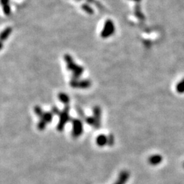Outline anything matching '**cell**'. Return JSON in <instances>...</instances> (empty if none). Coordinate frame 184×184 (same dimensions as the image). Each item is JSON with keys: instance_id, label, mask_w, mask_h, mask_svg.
<instances>
[{"instance_id": "8fae6325", "label": "cell", "mask_w": 184, "mask_h": 184, "mask_svg": "<svg viewBox=\"0 0 184 184\" xmlns=\"http://www.w3.org/2000/svg\"><path fill=\"white\" fill-rule=\"evenodd\" d=\"M58 99L65 105H68L70 102L69 96L65 93H62V92L58 94Z\"/></svg>"}, {"instance_id": "3957f363", "label": "cell", "mask_w": 184, "mask_h": 184, "mask_svg": "<svg viewBox=\"0 0 184 184\" xmlns=\"http://www.w3.org/2000/svg\"><path fill=\"white\" fill-rule=\"evenodd\" d=\"M115 27L113 21L111 19H107L105 21L104 27H103L102 30L100 33V36L104 39L108 38L111 37L115 33Z\"/></svg>"}, {"instance_id": "e0dca14e", "label": "cell", "mask_w": 184, "mask_h": 184, "mask_svg": "<svg viewBox=\"0 0 184 184\" xmlns=\"http://www.w3.org/2000/svg\"><path fill=\"white\" fill-rule=\"evenodd\" d=\"M34 113L39 118H40L42 116V115H43L44 112L42 111V108L40 106H35L34 107Z\"/></svg>"}, {"instance_id": "277c9868", "label": "cell", "mask_w": 184, "mask_h": 184, "mask_svg": "<svg viewBox=\"0 0 184 184\" xmlns=\"http://www.w3.org/2000/svg\"><path fill=\"white\" fill-rule=\"evenodd\" d=\"M72 135L74 138H78L81 135L83 132V122L79 119H72Z\"/></svg>"}, {"instance_id": "4fadbf2b", "label": "cell", "mask_w": 184, "mask_h": 184, "mask_svg": "<svg viewBox=\"0 0 184 184\" xmlns=\"http://www.w3.org/2000/svg\"><path fill=\"white\" fill-rule=\"evenodd\" d=\"M149 162L152 165L158 164L161 162V157L159 156H153L150 157L149 159Z\"/></svg>"}, {"instance_id": "5bb4252c", "label": "cell", "mask_w": 184, "mask_h": 184, "mask_svg": "<svg viewBox=\"0 0 184 184\" xmlns=\"http://www.w3.org/2000/svg\"><path fill=\"white\" fill-rule=\"evenodd\" d=\"M46 125H47V123L44 122V121H43L42 120H40V121L37 124V128L38 130L42 131L46 128Z\"/></svg>"}, {"instance_id": "9c48e42d", "label": "cell", "mask_w": 184, "mask_h": 184, "mask_svg": "<svg viewBox=\"0 0 184 184\" xmlns=\"http://www.w3.org/2000/svg\"><path fill=\"white\" fill-rule=\"evenodd\" d=\"M12 32V28H10V27H7V28L4 29V30L2 31V32L1 33V42H3L4 41L7 40L10 35Z\"/></svg>"}, {"instance_id": "7a4b0ae2", "label": "cell", "mask_w": 184, "mask_h": 184, "mask_svg": "<svg viewBox=\"0 0 184 184\" xmlns=\"http://www.w3.org/2000/svg\"><path fill=\"white\" fill-rule=\"evenodd\" d=\"M70 108L69 105H65L64 109L60 111L59 114V122L57 125V129L58 131L62 132L64 130L65 125L68 122H71L72 119L70 116Z\"/></svg>"}, {"instance_id": "8992f818", "label": "cell", "mask_w": 184, "mask_h": 184, "mask_svg": "<svg viewBox=\"0 0 184 184\" xmlns=\"http://www.w3.org/2000/svg\"><path fill=\"white\" fill-rule=\"evenodd\" d=\"M101 114L102 111L99 106H95L93 108V117L95 120V125L93 127L96 130L100 129L101 126Z\"/></svg>"}, {"instance_id": "52a82bcc", "label": "cell", "mask_w": 184, "mask_h": 184, "mask_svg": "<svg viewBox=\"0 0 184 184\" xmlns=\"http://www.w3.org/2000/svg\"><path fill=\"white\" fill-rule=\"evenodd\" d=\"M130 177V172L127 170H123L120 172L118 179L114 184H125Z\"/></svg>"}, {"instance_id": "44dd1931", "label": "cell", "mask_w": 184, "mask_h": 184, "mask_svg": "<svg viewBox=\"0 0 184 184\" xmlns=\"http://www.w3.org/2000/svg\"><path fill=\"white\" fill-rule=\"evenodd\" d=\"M9 0H1V4L2 6H5L6 4H8Z\"/></svg>"}, {"instance_id": "30bf717a", "label": "cell", "mask_w": 184, "mask_h": 184, "mask_svg": "<svg viewBox=\"0 0 184 184\" xmlns=\"http://www.w3.org/2000/svg\"><path fill=\"white\" fill-rule=\"evenodd\" d=\"M53 113L52 112H44L43 115L40 118V120H42L44 121L47 124L50 123L53 120Z\"/></svg>"}, {"instance_id": "5b68a950", "label": "cell", "mask_w": 184, "mask_h": 184, "mask_svg": "<svg viewBox=\"0 0 184 184\" xmlns=\"http://www.w3.org/2000/svg\"><path fill=\"white\" fill-rule=\"evenodd\" d=\"M91 83L88 79L79 80L75 79V78H72L70 85L72 88H78V89H87L90 87Z\"/></svg>"}, {"instance_id": "ffe728a7", "label": "cell", "mask_w": 184, "mask_h": 184, "mask_svg": "<svg viewBox=\"0 0 184 184\" xmlns=\"http://www.w3.org/2000/svg\"><path fill=\"white\" fill-rule=\"evenodd\" d=\"M51 112L53 113V115H59V114L60 113L59 109L55 106L52 107V109H51Z\"/></svg>"}, {"instance_id": "ac0fdd59", "label": "cell", "mask_w": 184, "mask_h": 184, "mask_svg": "<svg viewBox=\"0 0 184 184\" xmlns=\"http://www.w3.org/2000/svg\"><path fill=\"white\" fill-rule=\"evenodd\" d=\"M3 11L4 14L6 16H9L11 14V8L9 4H6L5 6H3Z\"/></svg>"}, {"instance_id": "6da1fadb", "label": "cell", "mask_w": 184, "mask_h": 184, "mask_svg": "<svg viewBox=\"0 0 184 184\" xmlns=\"http://www.w3.org/2000/svg\"><path fill=\"white\" fill-rule=\"evenodd\" d=\"M64 61L66 64L67 69L72 72V78L79 79L84 72L83 67L76 64L72 57L69 54H65L64 56Z\"/></svg>"}, {"instance_id": "7c38bea8", "label": "cell", "mask_w": 184, "mask_h": 184, "mask_svg": "<svg viewBox=\"0 0 184 184\" xmlns=\"http://www.w3.org/2000/svg\"><path fill=\"white\" fill-rule=\"evenodd\" d=\"M81 8L84 12L89 15H93L94 14V10L88 4H83L81 5Z\"/></svg>"}, {"instance_id": "7402d4cb", "label": "cell", "mask_w": 184, "mask_h": 184, "mask_svg": "<svg viewBox=\"0 0 184 184\" xmlns=\"http://www.w3.org/2000/svg\"><path fill=\"white\" fill-rule=\"evenodd\" d=\"M132 1H136V2H138V1H141V0H132Z\"/></svg>"}, {"instance_id": "2e32d148", "label": "cell", "mask_w": 184, "mask_h": 184, "mask_svg": "<svg viewBox=\"0 0 184 184\" xmlns=\"http://www.w3.org/2000/svg\"><path fill=\"white\" fill-rule=\"evenodd\" d=\"M85 122L87 124L91 125L92 127H94V125H95V120H94L93 117H86L85 119Z\"/></svg>"}, {"instance_id": "9a60e30c", "label": "cell", "mask_w": 184, "mask_h": 184, "mask_svg": "<svg viewBox=\"0 0 184 184\" xmlns=\"http://www.w3.org/2000/svg\"><path fill=\"white\" fill-rule=\"evenodd\" d=\"M114 144H115V136H113V134H109L107 136V145L112 147Z\"/></svg>"}, {"instance_id": "ba28073f", "label": "cell", "mask_w": 184, "mask_h": 184, "mask_svg": "<svg viewBox=\"0 0 184 184\" xmlns=\"http://www.w3.org/2000/svg\"><path fill=\"white\" fill-rule=\"evenodd\" d=\"M96 144L99 147H104V146L107 145V136L104 135V134H100L96 138Z\"/></svg>"}, {"instance_id": "603a6c76", "label": "cell", "mask_w": 184, "mask_h": 184, "mask_svg": "<svg viewBox=\"0 0 184 184\" xmlns=\"http://www.w3.org/2000/svg\"><path fill=\"white\" fill-rule=\"evenodd\" d=\"M79 1H80V0H79Z\"/></svg>"}, {"instance_id": "d6986e66", "label": "cell", "mask_w": 184, "mask_h": 184, "mask_svg": "<svg viewBox=\"0 0 184 184\" xmlns=\"http://www.w3.org/2000/svg\"><path fill=\"white\" fill-rule=\"evenodd\" d=\"M75 109H76V111H77V112L78 116H79L81 119H83V120H85L86 117H85L84 112L82 110V109H80L79 106H76Z\"/></svg>"}]
</instances>
